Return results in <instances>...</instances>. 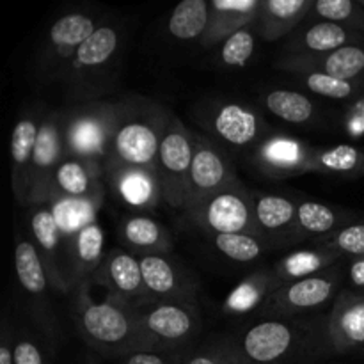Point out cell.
<instances>
[{
	"label": "cell",
	"mask_w": 364,
	"mask_h": 364,
	"mask_svg": "<svg viewBox=\"0 0 364 364\" xmlns=\"http://www.w3.org/2000/svg\"><path fill=\"white\" fill-rule=\"evenodd\" d=\"M245 364H291L331 354L327 316L263 318L235 336H226Z\"/></svg>",
	"instance_id": "1"
},
{
	"label": "cell",
	"mask_w": 364,
	"mask_h": 364,
	"mask_svg": "<svg viewBox=\"0 0 364 364\" xmlns=\"http://www.w3.org/2000/svg\"><path fill=\"white\" fill-rule=\"evenodd\" d=\"M92 283L82 281L73 290V320L89 348L105 358H124L135 350V311L112 299L95 301Z\"/></svg>",
	"instance_id": "2"
},
{
	"label": "cell",
	"mask_w": 364,
	"mask_h": 364,
	"mask_svg": "<svg viewBox=\"0 0 364 364\" xmlns=\"http://www.w3.org/2000/svg\"><path fill=\"white\" fill-rule=\"evenodd\" d=\"M173 114L142 96L119 100L107 162L155 167L164 132Z\"/></svg>",
	"instance_id": "3"
},
{
	"label": "cell",
	"mask_w": 364,
	"mask_h": 364,
	"mask_svg": "<svg viewBox=\"0 0 364 364\" xmlns=\"http://www.w3.org/2000/svg\"><path fill=\"white\" fill-rule=\"evenodd\" d=\"M198 302H156L135 311V350L174 354L201 331Z\"/></svg>",
	"instance_id": "4"
},
{
	"label": "cell",
	"mask_w": 364,
	"mask_h": 364,
	"mask_svg": "<svg viewBox=\"0 0 364 364\" xmlns=\"http://www.w3.org/2000/svg\"><path fill=\"white\" fill-rule=\"evenodd\" d=\"M119 102L84 100L64 109V142L66 155L105 164L110 153Z\"/></svg>",
	"instance_id": "5"
},
{
	"label": "cell",
	"mask_w": 364,
	"mask_h": 364,
	"mask_svg": "<svg viewBox=\"0 0 364 364\" xmlns=\"http://www.w3.org/2000/svg\"><path fill=\"white\" fill-rule=\"evenodd\" d=\"M345 279L347 272L334 265L322 274L283 284L270 294L259 308V315L262 318H304L326 306H333L343 290Z\"/></svg>",
	"instance_id": "6"
},
{
	"label": "cell",
	"mask_w": 364,
	"mask_h": 364,
	"mask_svg": "<svg viewBox=\"0 0 364 364\" xmlns=\"http://www.w3.org/2000/svg\"><path fill=\"white\" fill-rule=\"evenodd\" d=\"M183 212L187 219L205 235L245 233L265 240L256 224L251 191L240 181Z\"/></svg>",
	"instance_id": "7"
},
{
	"label": "cell",
	"mask_w": 364,
	"mask_h": 364,
	"mask_svg": "<svg viewBox=\"0 0 364 364\" xmlns=\"http://www.w3.org/2000/svg\"><path fill=\"white\" fill-rule=\"evenodd\" d=\"M192 159H194V132L188 130L173 114L164 132L155 164L162 183L164 201L173 208H185Z\"/></svg>",
	"instance_id": "8"
},
{
	"label": "cell",
	"mask_w": 364,
	"mask_h": 364,
	"mask_svg": "<svg viewBox=\"0 0 364 364\" xmlns=\"http://www.w3.org/2000/svg\"><path fill=\"white\" fill-rule=\"evenodd\" d=\"M235 183H238L237 169L223 144L208 135L194 132V159L183 210Z\"/></svg>",
	"instance_id": "9"
},
{
	"label": "cell",
	"mask_w": 364,
	"mask_h": 364,
	"mask_svg": "<svg viewBox=\"0 0 364 364\" xmlns=\"http://www.w3.org/2000/svg\"><path fill=\"white\" fill-rule=\"evenodd\" d=\"M98 27V20L87 13H68L53 21L38 55L41 77L63 78L73 60L75 52L95 34Z\"/></svg>",
	"instance_id": "10"
},
{
	"label": "cell",
	"mask_w": 364,
	"mask_h": 364,
	"mask_svg": "<svg viewBox=\"0 0 364 364\" xmlns=\"http://www.w3.org/2000/svg\"><path fill=\"white\" fill-rule=\"evenodd\" d=\"M89 281L92 287L103 288L107 299L134 311L153 304L146 291L139 256L123 247L110 249Z\"/></svg>",
	"instance_id": "11"
},
{
	"label": "cell",
	"mask_w": 364,
	"mask_h": 364,
	"mask_svg": "<svg viewBox=\"0 0 364 364\" xmlns=\"http://www.w3.org/2000/svg\"><path fill=\"white\" fill-rule=\"evenodd\" d=\"M201 123L224 144L233 148L258 146L269 137V124L262 114L237 102H208L201 107Z\"/></svg>",
	"instance_id": "12"
},
{
	"label": "cell",
	"mask_w": 364,
	"mask_h": 364,
	"mask_svg": "<svg viewBox=\"0 0 364 364\" xmlns=\"http://www.w3.org/2000/svg\"><path fill=\"white\" fill-rule=\"evenodd\" d=\"M66 156L64 142V110H48L39 127L38 142L31 164L28 206L48 203L59 164Z\"/></svg>",
	"instance_id": "13"
},
{
	"label": "cell",
	"mask_w": 364,
	"mask_h": 364,
	"mask_svg": "<svg viewBox=\"0 0 364 364\" xmlns=\"http://www.w3.org/2000/svg\"><path fill=\"white\" fill-rule=\"evenodd\" d=\"M146 291L156 302H198L199 281L171 255L139 256Z\"/></svg>",
	"instance_id": "14"
},
{
	"label": "cell",
	"mask_w": 364,
	"mask_h": 364,
	"mask_svg": "<svg viewBox=\"0 0 364 364\" xmlns=\"http://www.w3.org/2000/svg\"><path fill=\"white\" fill-rule=\"evenodd\" d=\"M14 270H16L18 283H20L23 294L27 297L28 295L32 297V315L39 322L41 329H45L46 336L53 340L57 336V327L55 320L50 315L48 309V290L52 283H50L41 255H39L38 247L32 240L18 238L16 245H14Z\"/></svg>",
	"instance_id": "15"
},
{
	"label": "cell",
	"mask_w": 364,
	"mask_h": 364,
	"mask_svg": "<svg viewBox=\"0 0 364 364\" xmlns=\"http://www.w3.org/2000/svg\"><path fill=\"white\" fill-rule=\"evenodd\" d=\"M105 185L109 191L137 212L156 208L164 201L162 183L155 167L105 162Z\"/></svg>",
	"instance_id": "16"
},
{
	"label": "cell",
	"mask_w": 364,
	"mask_h": 364,
	"mask_svg": "<svg viewBox=\"0 0 364 364\" xmlns=\"http://www.w3.org/2000/svg\"><path fill=\"white\" fill-rule=\"evenodd\" d=\"M311 146L283 134H270L252 149V164L274 180L311 173Z\"/></svg>",
	"instance_id": "17"
},
{
	"label": "cell",
	"mask_w": 364,
	"mask_h": 364,
	"mask_svg": "<svg viewBox=\"0 0 364 364\" xmlns=\"http://www.w3.org/2000/svg\"><path fill=\"white\" fill-rule=\"evenodd\" d=\"M121 31L116 25H100L95 34L80 45L75 52L70 68L64 73L66 84L77 85L78 91L89 84L92 78H100L114 63L119 53Z\"/></svg>",
	"instance_id": "18"
},
{
	"label": "cell",
	"mask_w": 364,
	"mask_h": 364,
	"mask_svg": "<svg viewBox=\"0 0 364 364\" xmlns=\"http://www.w3.org/2000/svg\"><path fill=\"white\" fill-rule=\"evenodd\" d=\"M31 231L34 237V244L41 255L43 263L48 272L50 283L53 290L71 291L68 287L66 270L63 267V255H66V244H64V235L60 231L57 217L53 213L50 203H38L31 205Z\"/></svg>",
	"instance_id": "19"
},
{
	"label": "cell",
	"mask_w": 364,
	"mask_h": 364,
	"mask_svg": "<svg viewBox=\"0 0 364 364\" xmlns=\"http://www.w3.org/2000/svg\"><path fill=\"white\" fill-rule=\"evenodd\" d=\"M331 354H348L364 347V294L343 288L327 315Z\"/></svg>",
	"instance_id": "20"
},
{
	"label": "cell",
	"mask_w": 364,
	"mask_h": 364,
	"mask_svg": "<svg viewBox=\"0 0 364 364\" xmlns=\"http://www.w3.org/2000/svg\"><path fill=\"white\" fill-rule=\"evenodd\" d=\"M277 66L294 75L323 73L341 80H359L364 73V46L348 45L327 53L283 55Z\"/></svg>",
	"instance_id": "21"
},
{
	"label": "cell",
	"mask_w": 364,
	"mask_h": 364,
	"mask_svg": "<svg viewBox=\"0 0 364 364\" xmlns=\"http://www.w3.org/2000/svg\"><path fill=\"white\" fill-rule=\"evenodd\" d=\"M103 185H105L103 164L66 155L53 176L52 196L77 199V201L102 203L105 192Z\"/></svg>",
	"instance_id": "22"
},
{
	"label": "cell",
	"mask_w": 364,
	"mask_h": 364,
	"mask_svg": "<svg viewBox=\"0 0 364 364\" xmlns=\"http://www.w3.org/2000/svg\"><path fill=\"white\" fill-rule=\"evenodd\" d=\"M43 117L45 114L28 110L21 114L11 132V181H13L14 198L23 206H28L31 164Z\"/></svg>",
	"instance_id": "23"
},
{
	"label": "cell",
	"mask_w": 364,
	"mask_h": 364,
	"mask_svg": "<svg viewBox=\"0 0 364 364\" xmlns=\"http://www.w3.org/2000/svg\"><path fill=\"white\" fill-rule=\"evenodd\" d=\"M105 235L102 224L96 220L85 224L73 238H70L66 245V263H68V283L71 291L82 281L91 279L102 262L105 259Z\"/></svg>",
	"instance_id": "24"
},
{
	"label": "cell",
	"mask_w": 364,
	"mask_h": 364,
	"mask_svg": "<svg viewBox=\"0 0 364 364\" xmlns=\"http://www.w3.org/2000/svg\"><path fill=\"white\" fill-rule=\"evenodd\" d=\"M263 0H213L210 2V23L199 43L205 48L219 46L240 28L256 23Z\"/></svg>",
	"instance_id": "25"
},
{
	"label": "cell",
	"mask_w": 364,
	"mask_h": 364,
	"mask_svg": "<svg viewBox=\"0 0 364 364\" xmlns=\"http://www.w3.org/2000/svg\"><path fill=\"white\" fill-rule=\"evenodd\" d=\"M364 36L329 21H309L306 27H299L290 34L284 55L299 53H327L348 45H363Z\"/></svg>",
	"instance_id": "26"
},
{
	"label": "cell",
	"mask_w": 364,
	"mask_h": 364,
	"mask_svg": "<svg viewBox=\"0 0 364 364\" xmlns=\"http://www.w3.org/2000/svg\"><path fill=\"white\" fill-rule=\"evenodd\" d=\"M358 213L318 201H301L297 205L294 240H313V244L333 237L345 226L358 220Z\"/></svg>",
	"instance_id": "27"
},
{
	"label": "cell",
	"mask_w": 364,
	"mask_h": 364,
	"mask_svg": "<svg viewBox=\"0 0 364 364\" xmlns=\"http://www.w3.org/2000/svg\"><path fill=\"white\" fill-rule=\"evenodd\" d=\"M117 237L135 256L171 255L173 235L162 223L142 213H128L121 219Z\"/></svg>",
	"instance_id": "28"
},
{
	"label": "cell",
	"mask_w": 364,
	"mask_h": 364,
	"mask_svg": "<svg viewBox=\"0 0 364 364\" xmlns=\"http://www.w3.org/2000/svg\"><path fill=\"white\" fill-rule=\"evenodd\" d=\"M251 194L256 224L267 244L272 240H287V238L294 240L299 203L279 194L255 191H251Z\"/></svg>",
	"instance_id": "29"
},
{
	"label": "cell",
	"mask_w": 364,
	"mask_h": 364,
	"mask_svg": "<svg viewBox=\"0 0 364 364\" xmlns=\"http://www.w3.org/2000/svg\"><path fill=\"white\" fill-rule=\"evenodd\" d=\"M311 7V0H263L255 23L256 32L265 41H279L308 20Z\"/></svg>",
	"instance_id": "30"
},
{
	"label": "cell",
	"mask_w": 364,
	"mask_h": 364,
	"mask_svg": "<svg viewBox=\"0 0 364 364\" xmlns=\"http://www.w3.org/2000/svg\"><path fill=\"white\" fill-rule=\"evenodd\" d=\"M341 258L343 256L338 255L333 249L322 247V245H313L309 249H299V251L283 256L272 267V272L277 284L283 287V284L326 272L331 267L338 265Z\"/></svg>",
	"instance_id": "31"
},
{
	"label": "cell",
	"mask_w": 364,
	"mask_h": 364,
	"mask_svg": "<svg viewBox=\"0 0 364 364\" xmlns=\"http://www.w3.org/2000/svg\"><path fill=\"white\" fill-rule=\"evenodd\" d=\"M279 288L272 269H258L245 276L223 302V313L230 316H242L259 311L272 291Z\"/></svg>",
	"instance_id": "32"
},
{
	"label": "cell",
	"mask_w": 364,
	"mask_h": 364,
	"mask_svg": "<svg viewBox=\"0 0 364 364\" xmlns=\"http://www.w3.org/2000/svg\"><path fill=\"white\" fill-rule=\"evenodd\" d=\"M311 173L343 174V176L364 174V149L348 144L334 146V148H313Z\"/></svg>",
	"instance_id": "33"
},
{
	"label": "cell",
	"mask_w": 364,
	"mask_h": 364,
	"mask_svg": "<svg viewBox=\"0 0 364 364\" xmlns=\"http://www.w3.org/2000/svg\"><path fill=\"white\" fill-rule=\"evenodd\" d=\"M210 23V2L183 0L171 13L167 31L180 41H201Z\"/></svg>",
	"instance_id": "34"
},
{
	"label": "cell",
	"mask_w": 364,
	"mask_h": 364,
	"mask_svg": "<svg viewBox=\"0 0 364 364\" xmlns=\"http://www.w3.org/2000/svg\"><path fill=\"white\" fill-rule=\"evenodd\" d=\"M263 103L270 114L288 123L304 124L313 119L316 109L315 103L302 92L288 91V89H276L263 96Z\"/></svg>",
	"instance_id": "35"
},
{
	"label": "cell",
	"mask_w": 364,
	"mask_h": 364,
	"mask_svg": "<svg viewBox=\"0 0 364 364\" xmlns=\"http://www.w3.org/2000/svg\"><path fill=\"white\" fill-rule=\"evenodd\" d=\"M308 20L329 21L364 36V7L359 0H316Z\"/></svg>",
	"instance_id": "36"
},
{
	"label": "cell",
	"mask_w": 364,
	"mask_h": 364,
	"mask_svg": "<svg viewBox=\"0 0 364 364\" xmlns=\"http://www.w3.org/2000/svg\"><path fill=\"white\" fill-rule=\"evenodd\" d=\"M208 240L217 247V251L224 258L237 263H251L263 256L267 249V242L258 237L245 233L230 235H206Z\"/></svg>",
	"instance_id": "37"
},
{
	"label": "cell",
	"mask_w": 364,
	"mask_h": 364,
	"mask_svg": "<svg viewBox=\"0 0 364 364\" xmlns=\"http://www.w3.org/2000/svg\"><path fill=\"white\" fill-rule=\"evenodd\" d=\"M180 364H245L226 336L210 338L201 347L183 352Z\"/></svg>",
	"instance_id": "38"
},
{
	"label": "cell",
	"mask_w": 364,
	"mask_h": 364,
	"mask_svg": "<svg viewBox=\"0 0 364 364\" xmlns=\"http://www.w3.org/2000/svg\"><path fill=\"white\" fill-rule=\"evenodd\" d=\"M256 38H258V32H256L255 25H249V27L231 34L220 45V63L226 68H245V64L255 55Z\"/></svg>",
	"instance_id": "39"
},
{
	"label": "cell",
	"mask_w": 364,
	"mask_h": 364,
	"mask_svg": "<svg viewBox=\"0 0 364 364\" xmlns=\"http://www.w3.org/2000/svg\"><path fill=\"white\" fill-rule=\"evenodd\" d=\"M304 80V85L315 95L331 100H348L355 96L361 89L359 80H341L323 73H302L299 75Z\"/></svg>",
	"instance_id": "40"
},
{
	"label": "cell",
	"mask_w": 364,
	"mask_h": 364,
	"mask_svg": "<svg viewBox=\"0 0 364 364\" xmlns=\"http://www.w3.org/2000/svg\"><path fill=\"white\" fill-rule=\"evenodd\" d=\"M315 245L329 247L343 258H363L364 256V219H358L334 233L326 240L316 242Z\"/></svg>",
	"instance_id": "41"
},
{
	"label": "cell",
	"mask_w": 364,
	"mask_h": 364,
	"mask_svg": "<svg viewBox=\"0 0 364 364\" xmlns=\"http://www.w3.org/2000/svg\"><path fill=\"white\" fill-rule=\"evenodd\" d=\"M14 364H52L45 347L31 334L18 336L13 348Z\"/></svg>",
	"instance_id": "42"
},
{
	"label": "cell",
	"mask_w": 364,
	"mask_h": 364,
	"mask_svg": "<svg viewBox=\"0 0 364 364\" xmlns=\"http://www.w3.org/2000/svg\"><path fill=\"white\" fill-rule=\"evenodd\" d=\"M121 364H171V354L137 350L121 358Z\"/></svg>",
	"instance_id": "43"
},
{
	"label": "cell",
	"mask_w": 364,
	"mask_h": 364,
	"mask_svg": "<svg viewBox=\"0 0 364 364\" xmlns=\"http://www.w3.org/2000/svg\"><path fill=\"white\" fill-rule=\"evenodd\" d=\"M347 288L348 290L364 294V256L352 259L347 269Z\"/></svg>",
	"instance_id": "44"
},
{
	"label": "cell",
	"mask_w": 364,
	"mask_h": 364,
	"mask_svg": "<svg viewBox=\"0 0 364 364\" xmlns=\"http://www.w3.org/2000/svg\"><path fill=\"white\" fill-rule=\"evenodd\" d=\"M13 348H14L13 336H11L9 326H7V322L4 320L2 336H0V364H14Z\"/></svg>",
	"instance_id": "45"
},
{
	"label": "cell",
	"mask_w": 364,
	"mask_h": 364,
	"mask_svg": "<svg viewBox=\"0 0 364 364\" xmlns=\"http://www.w3.org/2000/svg\"><path fill=\"white\" fill-rule=\"evenodd\" d=\"M359 4H361V6L364 7V0H359Z\"/></svg>",
	"instance_id": "46"
},
{
	"label": "cell",
	"mask_w": 364,
	"mask_h": 364,
	"mask_svg": "<svg viewBox=\"0 0 364 364\" xmlns=\"http://www.w3.org/2000/svg\"><path fill=\"white\" fill-rule=\"evenodd\" d=\"M89 364H95V361H89Z\"/></svg>",
	"instance_id": "47"
}]
</instances>
